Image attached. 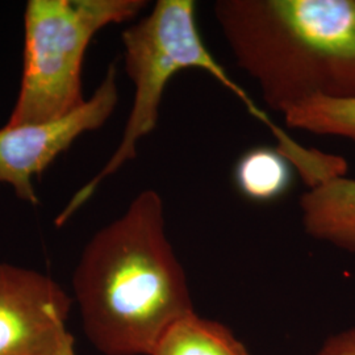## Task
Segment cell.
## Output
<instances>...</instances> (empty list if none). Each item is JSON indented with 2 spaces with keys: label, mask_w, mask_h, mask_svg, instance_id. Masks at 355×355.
<instances>
[{
  "label": "cell",
  "mask_w": 355,
  "mask_h": 355,
  "mask_svg": "<svg viewBox=\"0 0 355 355\" xmlns=\"http://www.w3.org/2000/svg\"><path fill=\"white\" fill-rule=\"evenodd\" d=\"M73 292L83 330L103 355H149L174 321L195 312L157 191H141L91 237Z\"/></svg>",
  "instance_id": "1"
},
{
  "label": "cell",
  "mask_w": 355,
  "mask_h": 355,
  "mask_svg": "<svg viewBox=\"0 0 355 355\" xmlns=\"http://www.w3.org/2000/svg\"><path fill=\"white\" fill-rule=\"evenodd\" d=\"M214 12L272 111L355 98V0H218Z\"/></svg>",
  "instance_id": "2"
},
{
  "label": "cell",
  "mask_w": 355,
  "mask_h": 355,
  "mask_svg": "<svg viewBox=\"0 0 355 355\" xmlns=\"http://www.w3.org/2000/svg\"><path fill=\"white\" fill-rule=\"evenodd\" d=\"M146 0H29L24 62L7 127L49 121L86 102L82 70L91 40L105 26L135 20Z\"/></svg>",
  "instance_id": "3"
},
{
  "label": "cell",
  "mask_w": 355,
  "mask_h": 355,
  "mask_svg": "<svg viewBox=\"0 0 355 355\" xmlns=\"http://www.w3.org/2000/svg\"><path fill=\"white\" fill-rule=\"evenodd\" d=\"M124 64L135 86V96L123 137L102 170L71 196L55 217L58 228L89 202L105 179L137 155L140 141L159 120L166 87L178 73L202 70L218 62L202 38L193 0H158L152 11L121 33Z\"/></svg>",
  "instance_id": "4"
},
{
  "label": "cell",
  "mask_w": 355,
  "mask_h": 355,
  "mask_svg": "<svg viewBox=\"0 0 355 355\" xmlns=\"http://www.w3.org/2000/svg\"><path fill=\"white\" fill-rule=\"evenodd\" d=\"M119 104L116 64L108 66L95 92L76 110L42 123L0 128V183L31 205L38 204L33 179L87 132L110 120Z\"/></svg>",
  "instance_id": "5"
},
{
  "label": "cell",
  "mask_w": 355,
  "mask_h": 355,
  "mask_svg": "<svg viewBox=\"0 0 355 355\" xmlns=\"http://www.w3.org/2000/svg\"><path fill=\"white\" fill-rule=\"evenodd\" d=\"M73 299L37 270L0 263V355H78Z\"/></svg>",
  "instance_id": "6"
},
{
  "label": "cell",
  "mask_w": 355,
  "mask_h": 355,
  "mask_svg": "<svg viewBox=\"0 0 355 355\" xmlns=\"http://www.w3.org/2000/svg\"><path fill=\"white\" fill-rule=\"evenodd\" d=\"M300 209L306 234L355 254V179L333 178L308 189Z\"/></svg>",
  "instance_id": "7"
},
{
  "label": "cell",
  "mask_w": 355,
  "mask_h": 355,
  "mask_svg": "<svg viewBox=\"0 0 355 355\" xmlns=\"http://www.w3.org/2000/svg\"><path fill=\"white\" fill-rule=\"evenodd\" d=\"M149 355H250L230 330L191 312L174 321Z\"/></svg>",
  "instance_id": "8"
},
{
  "label": "cell",
  "mask_w": 355,
  "mask_h": 355,
  "mask_svg": "<svg viewBox=\"0 0 355 355\" xmlns=\"http://www.w3.org/2000/svg\"><path fill=\"white\" fill-rule=\"evenodd\" d=\"M293 170L288 158L277 146H257L239 158L233 179L243 198L255 203H271L290 191Z\"/></svg>",
  "instance_id": "9"
},
{
  "label": "cell",
  "mask_w": 355,
  "mask_h": 355,
  "mask_svg": "<svg viewBox=\"0 0 355 355\" xmlns=\"http://www.w3.org/2000/svg\"><path fill=\"white\" fill-rule=\"evenodd\" d=\"M283 116L292 129L355 142V98H313L292 107Z\"/></svg>",
  "instance_id": "10"
},
{
  "label": "cell",
  "mask_w": 355,
  "mask_h": 355,
  "mask_svg": "<svg viewBox=\"0 0 355 355\" xmlns=\"http://www.w3.org/2000/svg\"><path fill=\"white\" fill-rule=\"evenodd\" d=\"M312 355H355V327L330 336Z\"/></svg>",
  "instance_id": "11"
}]
</instances>
